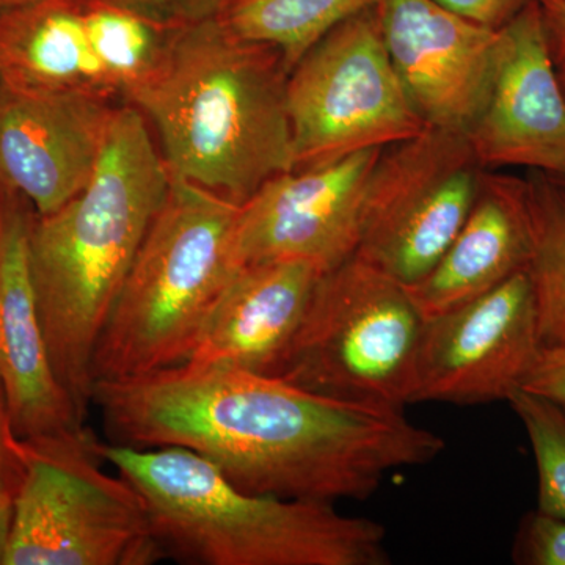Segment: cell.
Masks as SVG:
<instances>
[{
  "mask_svg": "<svg viewBox=\"0 0 565 565\" xmlns=\"http://www.w3.org/2000/svg\"><path fill=\"white\" fill-rule=\"evenodd\" d=\"M285 58L221 17L184 25L159 73L128 99L154 129L170 177L236 204L292 172Z\"/></svg>",
  "mask_w": 565,
  "mask_h": 565,
  "instance_id": "cell-3",
  "label": "cell"
},
{
  "mask_svg": "<svg viewBox=\"0 0 565 565\" xmlns=\"http://www.w3.org/2000/svg\"><path fill=\"white\" fill-rule=\"evenodd\" d=\"M28 2H32V0H0V11L13 9V7Z\"/></svg>",
  "mask_w": 565,
  "mask_h": 565,
  "instance_id": "cell-30",
  "label": "cell"
},
{
  "mask_svg": "<svg viewBox=\"0 0 565 565\" xmlns=\"http://www.w3.org/2000/svg\"><path fill=\"white\" fill-rule=\"evenodd\" d=\"M239 204L172 178L93 353V385L178 366L226 282Z\"/></svg>",
  "mask_w": 565,
  "mask_h": 565,
  "instance_id": "cell-5",
  "label": "cell"
},
{
  "mask_svg": "<svg viewBox=\"0 0 565 565\" xmlns=\"http://www.w3.org/2000/svg\"><path fill=\"white\" fill-rule=\"evenodd\" d=\"M379 0H234L222 21L243 39L273 44L291 71L334 28Z\"/></svg>",
  "mask_w": 565,
  "mask_h": 565,
  "instance_id": "cell-20",
  "label": "cell"
},
{
  "mask_svg": "<svg viewBox=\"0 0 565 565\" xmlns=\"http://www.w3.org/2000/svg\"><path fill=\"white\" fill-rule=\"evenodd\" d=\"M484 172L465 134L427 128L382 150L353 258L414 285L433 270L473 206Z\"/></svg>",
  "mask_w": 565,
  "mask_h": 565,
  "instance_id": "cell-9",
  "label": "cell"
},
{
  "mask_svg": "<svg viewBox=\"0 0 565 565\" xmlns=\"http://www.w3.org/2000/svg\"><path fill=\"white\" fill-rule=\"evenodd\" d=\"M323 273L303 259L241 267L218 294L182 364L273 375Z\"/></svg>",
  "mask_w": 565,
  "mask_h": 565,
  "instance_id": "cell-16",
  "label": "cell"
},
{
  "mask_svg": "<svg viewBox=\"0 0 565 565\" xmlns=\"http://www.w3.org/2000/svg\"><path fill=\"white\" fill-rule=\"evenodd\" d=\"M90 429L14 440L20 478L11 498L3 565H151L166 559L147 505L107 473Z\"/></svg>",
  "mask_w": 565,
  "mask_h": 565,
  "instance_id": "cell-6",
  "label": "cell"
},
{
  "mask_svg": "<svg viewBox=\"0 0 565 565\" xmlns=\"http://www.w3.org/2000/svg\"><path fill=\"white\" fill-rule=\"evenodd\" d=\"M36 211L0 185V385L14 437H57L87 429L52 366L33 288L29 241Z\"/></svg>",
  "mask_w": 565,
  "mask_h": 565,
  "instance_id": "cell-14",
  "label": "cell"
},
{
  "mask_svg": "<svg viewBox=\"0 0 565 565\" xmlns=\"http://www.w3.org/2000/svg\"><path fill=\"white\" fill-rule=\"evenodd\" d=\"M382 150L281 173L241 204L236 256L248 264L303 259L323 270L355 255L367 182Z\"/></svg>",
  "mask_w": 565,
  "mask_h": 565,
  "instance_id": "cell-11",
  "label": "cell"
},
{
  "mask_svg": "<svg viewBox=\"0 0 565 565\" xmlns=\"http://www.w3.org/2000/svg\"><path fill=\"white\" fill-rule=\"evenodd\" d=\"M561 82L565 81V0H537Z\"/></svg>",
  "mask_w": 565,
  "mask_h": 565,
  "instance_id": "cell-28",
  "label": "cell"
},
{
  "mask_svg": "<svg viewBox=\"0 0 565 565\" xmlns=\"http://www.w3.org/2000/svg\"><path fill=\"white\" fill-rule=\"evenodd\" d=\"M533 250L526 274L533 286L539 337L544 348L565 345V191L548 174L527 177Z\"/></svg>",
  "mask_w": 565,
  "mask_h": 565,
  "instance_id": "cell-21",
  "label": "cell"
},
{
  "mask_svg": "<svg viewBox=\"0 0 565 565\" xmlns=\"http://www.w3.org/2000/svg\"><path fill=\"white\" fill-rule=\"evenodd\" d=\"M93 405L110 444L185 448L237 489L289 500H367L390 471L433 462L446 446L399 408L233 367L180 364L98 381Z\"/></svg>",
  "mask_w": 565,
  "mask_h": 565,
  "instance_id": "cell-1",
  "label": "cell"
},
{
  "mask_svg": "<svg viewBox=\"0 0 565 565\" xmlns=\"http://www.w3.org/2000/svg\"><path fill=\"white\" fill-rule=\"evenodd\" d=\"M84 2L32 0L0 11V84L117 102L120 93L92 50Z\"/></svg>",
  "mask_w": 565,
  "mask_h": 565,
  "instance_id": "cell-18",
  "label": "cell"
},
{
  "mask_svg": "<svg viewBox=\"0 0 565 565\" xmlns=\"http://www.w3.org/2000/svg\"><path fill=\"white\" fill-rule=\"evenodd\" d=\"M541 349L533 286L522 270L424 321L411 404L508 401L522 388Z\"/></svg>",
  "mask_w": 565,
  "mask_h": 565,
  "instance_id": "cell-10",
  "label": "cell"
},
{
  "mask_svg": "<svg viewBox=\"0 0 565 565\" xmlns=\"http://www.w3.org/2000/svg\"><path fill=\"white\" fill-rule=\"evenodd\" d=\"M514 561L526 565H565V519L531 512L520 525Z\"/></svg>",
  "mask_w": 565,
  "mask_h": 565,
  "instance_id": "cell-23",
  "label": "cell"
},
{
  "mask_svg": "<svg viewBox=\"0 0 565 565\" xmlns=\"http://www.w3.org/2000/svg\"><path fill=\"white\" fill-rule=\"evenodd\" d=\"M563 85H564V90H565V81L563 82Z\"/></svg>",
  "mask_w": 565,
  "mask_h": 565,
  "instance_id": "cell-32",
  "label": "cell"
},
{
  "mask_svg": "<svg viewBox=\"0 0 565 565\" xmlns=\"http://www.w3.org/2000/svg\"><path fill=\"white\" fill-rule=\"evenodd\" d=\"M531 250L530 181L484 170L473 206L455 241L429 274L405 288L426 321L526 270Z\"/></svg>",
  "mask_w": 565,
  "mask_h": 565,
  "instance_id": "cell-17",
  "label": "cell"
},
{
  "mask_svg": "<svg viewBox=\"0 0 565 565\" xmlns=\"http://www.w3.org/2000/svg\"><path fill=\"white\" fill-rule=\"evenodd\" d=\"M522 390L544 396L565 408V345H542Z\"/></svg>",
  "mask_w": 565,
  "mask_h": 565,
  "instance_id": "cell-24",
  "label": "cell"
},
{
  "mask_svg": "<svg viewBox=\"0 0 565 565\" xmlns=\"http://www.w3.org/2000/svg\"><path fill=\"white\" fill-rule=\"evenodd\" d=\"M170 182L147 118L120 104L88 184L33 218L29 255L41 326L55 374L84 422L96 343Z\"/></svg>",
  "mask_w": 565,
  "mask_h": 565,
  "instance_id": "cell-2",
  "label": "cell"
},
{
  "mask_svg": "<svg viewBox=\"0 0 565 565\" xmlns=\"http://www.w3.org/2000/svg\"><path fill=\"white\" fill-rule=\"evenodd\" d=\"M548 177H552L553 180H555L557 182V184H559L561 188H563L565 191V167L563 170H561L559 173L548 174Z\"/></svg>",
  "mask_w": 565,
  "mask_h": 565,
  "instance_id": "cell-31",
  "label": "cell"
},
{
  "mask_svg": "<svg viewBox=\"0 0 565 565\" xmlns=\"http://www.w3.org/2000/svg\"><path fill=\"white\" fill-rule=\"evenodd\" d=\"M437 2L467 20L498 31L508 24L530 0H437Z\"/></svg>",
  "mask_w": 565,
  "mask_h": 565,
  "instance_id": "cell-25",
  "label": "cell"
},
{
  "mask_svg": "<svg viewBox=\"0 0 565 565\" xmlns=\"http://www.w3.org/2000/svg\"><path fill=\"white\" fill-rule=\"evenodd\" d=\"M14 437L7 414L6 396L0 385V500L10 501L20 478V463L14 451Z\"/></svg>",
  "mask_w": 565,
  "mask_h": 565,
  "instance_id": "cell-27",
  "label": "cell"
},
{
  "mask_svg": "<svg viewBox=\"0 0 565 565\" xmlns=\"http://www.w3.org/2000/svg\"><path fill=\"white\" fill-rule=\"evenodd\" d=\"M84 20L96 58L125 102L159 73L188 25L132 0H85Z\"/></svg>",
  "mask_w": 565,
  "mask_h": 565,
  "instance_id": "cell-19",
  "label": "cell"
},
{
  "mask_svg": "<svg viewBox=\"0 0 565 565\" xmlns=\"http://www.w3.org/2000/svg\"><path fill=\"white\" fill-rule=\"evenodd\" d=\"M467 137L484 170L564 169L565 90L537 0L500 29L489 95Z\"/></svg>",
  "mask_w": 565,
  "mask_h": 565,
  "instance_id": "cell-13",
  "label": "cell"
},
{
  "mask_svg": "<svg viewBox=\"0 0 565 565\" xmlns=\"http://www.w3.org/2000/svg\"><path fill=\"white\" fill-rule=\"evenodd\" d=\"M508 403L525 427L539 476L537 511L565 519V408L516 390Z\"/></svg>",
  "mask_w": 565,
  "mask_h": 565,
  "instance_id": "cell-22",
  "label": "cell"
},
{
  "mask_svg": "<svg viewBox=\"0 0 565 565\" xmlns=\"http://www.w3.org/2000/svg\"><path fill=\"white\" fill-rule=\"evenodd\" d=\"M375 10L390 61L427 128L467 136L489 95L500 29L437 0H379Z\"/></svg>",
  "mask_w": 565,
  "mask_h": 565,
  "instance_id": "cell-12",
  "label": "cell"
},
{
  "mask_svg": "<svg viewBox=\"0 0 565 565\" xmlns=\"http://www.w3.org/2000/svg\"><path fill=\"white\" fill-rule=\"evenodd\" d=\"M117 104L84 93H33L0 84V185L36 214L57 211L92 180Z\"/></svg>",
  "mask_w": 565,
  "mask_h": 565,
  "instance_id": "cell-15",
  "label": "cell"
},
{
  "mask_svg": "<svg viewBox=\"0 0 565 565\" xmlns=\"http://www.w3.org/2000/svg\"><path fill=\"white\" fill-rule=\"evenodd\" d=\"M181 24L222 17L234 0H132Z\"/></svg>",
  "mask_w": 565,
  "mask_h": 565,
  "instance_id": "cell-26",
  "label": "cell"
},
{
  "mask_svg": "<svg viewBox=\"0 0 565 565\" xmlns=\"http://www.w3.org/2000/svg\"><path fill=\"white\" fill-rule=\"evenodd\" d=\"M139 492L163 555L199 565H386L385 527L332 503L244 492L185 448L98 441Z\"/></svg>",
  "mask_w": 565,
  "mask_h": 565,
  "instance_id": "cell-4",
  "label": "cell"
},
{
  "mask_svg": "<svg viewBox=\"0 0 565 565\" xmlns=\"http://www.w3.org/2000/svg\"><path fill=\"white\" fill-rule=\"evenodd\" d=\"M10 519V501L0 500V565H3V557H6L7 541H9Z\"/></svg>",
  "mask_w": 565,
  "mask_h": 565,
  "instance_id": "cell-29",
  "label": "cell"
},
{
  "mask_svg": "<svg viewBox=\"0 0 565 565\" xmlns=\"http://www.w3.org/2000/svg\"><path fill=\"white\" fill-rule=\"evenodd\" d=\"M423 326L403 282L352 256L322 274L273 375L332 399L404 411Z\"/></svg>",
  "mask_w": 565,
  "mask_h": 565,
  "instance_id": "cell-7",
  "label": "cell"
},
{
  "mask_svg": "<svg viewBox=\"0 0 565 565\" xmlns=\"http://www.w3.org/2000/svg\"><path fill=\"white\" fill-rule=\"evenodd\" d=\"M294 170L384 150L427 129L397 76L375 6L334 28L289 71Z\"/></svg>",
  "mask_w": 565,
  "mask_h": 565,
  "instance_id": "cell-8",
  "label": "cell"
}]
</instances>
